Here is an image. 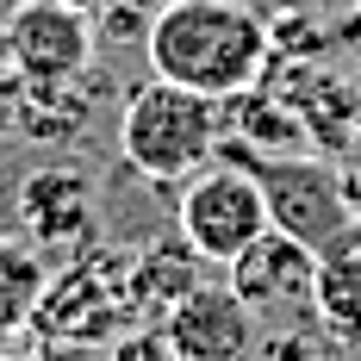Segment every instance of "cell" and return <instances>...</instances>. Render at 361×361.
<instances>
[{
  "mask_svg": "<svg viewBox=\"0 0 361 361\" xmlns=\"http://www.w3.org/2000/svg\"><path fill=\"white\" fill-rule=\"evenodd\" d=\"M149 50V75L180 81L193 94H250L268 56H274V32L268 19L243 6V0H169L144 32Z\"/></svg>",
  "mask_w": 361,
  "mask_h": 361,
  "instance_id": "6da1fadb",
  "label": "cell"
},
{
  "mask_svg": "<svg viewBox=\"0 0 361 361\" xmlns=\"http://www.w3.org/2000/svg\"><path fill=\"white\" fill-rule=\"evenodd\" d=\"M218 144H224V100L193 94L180 81L149 75L118 106V156L156 187H175V180L200 175L218 156Z\"/></svg>",
  "mask_w": 361,
  "mask_h": 361,
  "instance_id": "7a4b0ae2",
  "label": "cell"
},
{
  "mask_svg": "<svg viewBox=\"0 0 361 361\" xmlns=\"http://www.w3.org/2000/svg\"><path fill=\"white\" fill-rule=\"evenodd\" d=\"M218 156H231V162H243L255 180H262V200H268V224L274 231H287L299 237L305 250H343V243H355V206H349V193H343V180L330 162L318 156H281V149H243V144H218Z\"/></svg>",
  "mask_w": 361,
  "mask_h": 361,
  "instance_id": "3957f363",
  "label": "cell"
},
{
  "mask_svg": "<svg viewBox=\"0 0 361 361\" xmlns=\"http://www.w3.org/2000/svg\"><path fill=\"white\" fill-rule=\"evenodd\" d=\"M175 231L193 243L200 262L212 268H231L237 255L250 250L255 237L268 231V200H262V180L243 169V162H206L200 175H187L175 206Z\"/></svg>",
  "mask_w": 361,
  "mask_h": 361,
  "instance_id": "277c9868",
  "label": "cell"
},
{
  "mask_svg": "<svg viewBox=\"0 0 361 361\" xmlns=\"http://www.w3.org/2000/svg\"><path fill=\"white\" fill-rule=\"evenodd\" d=\"M131 312H137V299H131V255L87 250L63 281L44 287V305L32 312V330L44 343H112Z\"/></svg>",
  "mask_w": 361,
  "mask_h": 361,
  "instance_id": "5b68a950",
  "label": "cell"
},
{
  "mask_svg": "<svg viewBox=\"0 0 361 361\" xmlns=\"http://www.w3.org/2000/svg\"><path fill=\"white\" fill-rule=\"evenodd\" d=\"M318 262H324L318 250H305L299 237L268 224L250 250L224 268V281H231V293L250 305L255 318L299 324V318H312V299H318Z\"/></svg>",
  "mask_w": 361,
  "mask_h": 361,
  "instance_id": "8992f818",
  "label": "cell"
},
{
  "mask_svg": "<svg viewBox=\"0 0 361 361\" xmlns=\"http://www.w3.org/2000/svg\"><path fill=\"white\" fill-rule=\"evenodd\" d=\"M6 63L32 87L81 81L94 63V25L69 0H25L6 13Z\"/></svg>",
  "mask_w": 361,
  "mask_h": 361,
  "instance_id": "52a82bcc",
  "label": "cell"
},
{
  "mask_svg": "<svg viewBox=\"0 0 361 361\" xmlns=\"http://www.w3.org/2000/svg\"><path fill=\"white\" fill-rule=\"evenodd\" d=\"M162 336L180 361H250L262 318L231 293V281H200L162 312Z\"/></svg>",
  "mask_w": 361,
  "mask_h": 361,
  "instance_id": "ba28073f",
  "label": "cell"
},
{
  "mask_svg": "<svg viewBox=\"0 0 361 361\" xmlns=\"http://www.w3.org/2000/svg\"><path fill=\"white\" fill-rule=\"evenodd\" d=\"M19 231L32 237L44 255H81L100 231V212H94V187L81 169L69 162H44L19 180Z\"/></svg>",
  "mask_w": 361,
  "mask_h": 361,
  "instance_id": "9c48e42d",
  "label": "cell"
},
{
  "mask_svg": "<svg viewBox=\"0 0 361 361\" xmlns=\"http://www.w3.org/2000/svg\"><path fill=\"white\" fill-rule=\"evenodd\" d=\"M44 287H50V262L32 237H13L0 231V349L32 330V312L44 305Z\"/></svg>",
  "mask_w": 361,
  "mask_h": 361,
  "instance_id": "30bf717a",
  "label": "cell"
},
{
  "mask_svg": "<svg viewBox=\"0 0 361 361\" xmlns=\"http://www.w3.org/2000/svg\"><path fill=\"white\" fill-rule=\"evenodd\" d=\"M312 318L324 336H336L343 349L361 343V250L343 243L318 262V299H312Z\"/></svg>",
  "mask_w": 361,
  "mask_h": 361,
  "instance_id": "8fae6325",
  "label": "cell"
},
{
  "mask_svg": "<svg viewBox=\"0 0 361 361\" xmlns=\"http://www.w3.org/2000/svg\"><path fill=\"white\" fill-rule=\"evenodd\" d=\"M200 255L187 237H169V243H149V250L131 255V299H137V312H169L187 287H200Z\"/></svg>",
  "mask_w": 361,
  "mask_h": 361,
  "instance_id": "7c38bea8",
  "label": "cell"
},
{
  "mask_svg": "<svg viewBox=\"0 0 361 361\" xmlns=\"http://www.w3.org/2000/svg\"><path fill=\"white\" fill-rule=\"evenodd\" d=\"M336 355V336H318V330H305V324H274L262 343H255V355L250 361H330Z\"/></svg>",
  "mask_w": 361,
  "mask_h": 361,
  "instance_id": "4fadbf2b",
  "label": "cell"
},
{
  "mask_svg": "<svg viewBox=\"0 0 361 361\" xmlns=\"http://www.w3.org/2000/svg\"><path fill=\"white\" fill-rule=\"evenodd\" d=\"M106 361H180V355L169 349L162 324H144V330H118L106 343Z\"/></svg>",
  "mask_w": 361,
  "mask_h": 361,
  "instance_id": "5bb4252c",
  "label": "cell"
},
{
  "mask_svg": "<svg viewBox=\"0 0 361 361\" xmlns=\"http://www.w3.org/2000/svg\"><path fill=\"white\" fill-rule=\"evenodd\" d=\"M75 13H94V6H112V0H69Z\"/></svg>",
  "mask_w": 361,
  "mask_h": 361,
  "instance_id": "9a60e30c",
  "label": "cell"
},
{
  "mask_svg": "<svg viewBox=\"0 0 361 361\" xmlns=\"http://www.w3.org/2000/svg\"><path fill=\"white\" fill-rule=\"evenodd\" d=\"M25 361H69V355H56V349H44V355H25Z\"/></svg>",
  "mask_w": 361,
  "mask_h": 361,
  "instance_id": "2e32d148",
  "label": "cell"
},
{
  "mask_svg": "<svg viewBox=\"0 0 361 361\" xmlns=\"http://www.w3.org/2000/svg\"><path fill=\"white\" fill-rule=\"evenodd\" d=\"M355 349H361V343H355Z\"/></svg>",
  "mask_w": 361,
  "mask_h": 361,
  "instance_id": "e0dca14e",
  "label": "cell"
}]
</instances>
